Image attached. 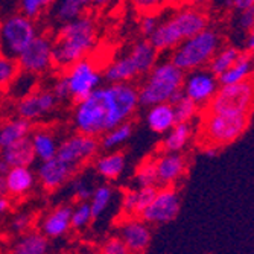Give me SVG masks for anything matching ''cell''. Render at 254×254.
Listing matches in <instances>:
<instances>
[{"label": "cell", "mask_w": 254, "mask_h": 254, "mask_svg": "<svg viewBox=\"0 0 254 254\" xmlns=\"http://www.w3.org/2000/svg\"><path fill=\"white\" fill-rule=\"evenodd\" d=\"M238 26L248 32L254 28V8H250V9H245V11H241L239 15H238Z\"/></svg>", "instance_id": "46"}, {"label": "cell", "mask_w": 254, "mask_h": 254, "mask_svg": "<svg viewBox=\"0 0 254 254\" xmlns=\"http://www.w3.org/2000/svg\"><path fill=\"white\" fill-rule=\"evenodd\" d=\"M209 28V15L199 6L184 5L160 20L155 32L148 38L158 52H172L177 46Z\"/></svg>", "instance_id": "3"}, {"label": "cell", "mask_w": 254, "mask_h": 254, "mask_svg": "<svg viewBox=\"0 0 254 254\" xmlns=\"http://www.w3.org/2000/svg\"><path fill=\"white\" fill-rule=\"evenodd\" d=\"M104 79L108 84H119V82H132L140 76L135 64L132 63L131 57L128 54L119 55L114 58L111 63L107 64L104 68Z\"/></svg>", "instance_id": "23"}, {"label": "cell", "mask_w": 254, "mask_h": 254, "mask_svg": "<svg viewBox=\"0 0 254 254\" xmlns=\"http://www.w3.org/2000/svg\"><path fill=\"white\" fill-rule=\"evenodd\" d=\"M95 219L88 201H79L72 207V228L84 230Z\"/></svg>", "instance_id": "38"}, {"label": "cell", "mask_w": 254, "mask_h": 254, "mask_svg": "<svg viewBox=\"0 0 254 254\" xmlns=\"http://www.w3.org/2000/svg\"><path fill=\"white\" fill-rule=\"evenodd\" d=\"M158 192L157 186H146L135 189V216H140L146 207L154 201L155 195Z\"/></svg>", "instance_id": "40"}, {"label": "cell", "mask_w": 254, "mask_h": 254, "mask_svg": "<svg viewBox=\"0 0 254 254\" xmlns=\"http://www.w3.org/2000/svg\"><path fill=\"white\" fill-rule=\"evenodd\" d=\"M61 76L67 85L68 98L73 104L90 96L96 88L102 85L104 81V72L90 58H84L68 65L67 68H64Z\"/></svg>", "instance_id": "8"}, {"label": "cell", "mask_w": 254, "mask_h": 254, "mask_svg": "<svg viewBox=\"0 0 254 254\" xmlns=\"http://www.w3.org/2000/svg\"><path fill=\"white\" fill-rule=\"evenodd\" d=\"M127 168V157L122 151H107L95 160V171L105 181L118 180Z\"/></svg>", "instance_id": "25"}, {"label": "cell", "mask_w": 254, "mask_h": 254, "mask_svg": "<svg viewBox=\"0 0 254 254\" xmlns=\"http://www.w3.org/2000/svg\"><path fill=\"white\" fill-rule=\"evenodd\" d=\"M127 54L131 57L140 76L143 75L146 76L154 68V65L158 63V51L154 48L148 38L135 41Z\"/></svg>", "instance_id": "26"}, {"label": "cell", "mask_w": 254, "mask_h": 254, "mask_svg": "<svg viewBox=\"0 0 254 254\" xmlns=\"http://www.w3.org/2000/svg\"><path fill=\"white\" fill-rule=\"evenodd\" d=\"M242 55V52L236 48V46H221V49L215 54L212 61L209 63L210 72L216 76H221L227 68L232 67L236 60Z\"/></svg>", "instance_id": "32"}, {"label": "cell", "mask_w": 254, "mask_h": 254, "mask_svg": "<svg viewBox=\"0 0 254 254\" xmlns=\"http://www.w3.org/2000/svg\"><path fill=\"white\" fill-rule=\"evenodd\" d=\"M20 72L34 76H41L55 68L54 61V38L48 34H38V37L17 57Z\"/></svg>", "instance_id": "10"}, {"label": "cell", "mask_w": 254, "mask_h": 254, "mask_svg": "<svg viewBox=\"0 0 254 254\" xmlns=\"http://www.w3.org/2000/svg\"><path fill=\"white\" fill-rule=\"evenodd\" d=\"M250 58H251V63H253V67H254V51L250 52Z\"/></svg>", "instance_id": "55"}, {"label": "cell", "mask_w": 254, "mask_h": 254, "mask_svg": "<svg viewBox=\"0 0 254 254\" xmlns=\"http://www.w3.org/2000/svg\"><path fill=\"white\" fill-rule=\"evenodd\" d=\"M72 207L60 204L46 213L40 221V232L48 239H58L65 236L72 228Z\"/></svg>", "instance_id": "17"}, {"label": "cell", "mask_w": 254, "mask_h": 254, "mask_svg": "<svg viewBox=\"0 0 254 254\" xmlns=\"http://www.w3.org/2000/svg\"><path fill=\"white\" fill-rule=\"evenodd\" d=\"M3 113H5V105H3V101L0 99V122L3 121Z\"/></svg>", "instance_id": "54"}, {"label": "cell", "mask_w": 254, "mask_h": 254, "mask_svg": "<svg viewBox=\"0 0 254 254\" xmlns=\"http://www.w3.org/2000/svg\"><path fill=\"white\" fill-rule=\"evenodd\" d=\"M184 73L171 60L158 61L152 70L145 76V81L138 87V101L143 107L155 104H174L183 95Z\"/></svg>", "instance_id": "4"}, {"label": "cell", "mask_w": 254, "mask_h": 254, "mask_svg": "<svg viewBox=\"0 0 254 254\" xmlns=\"http://www.w3.org/2000/svg\"><path fill=\"white\" fill-rule=\"evenodd\" d=\"M138 105V88L132 82H107L75 104L72 124L76 132L99 138L111 128L129 122Z\"/></svg>", "instance_id": "1"}, {"label": "cell", "mask_w": 254, "mask_h": 254, "mask_svg": "<svg viewBox=\"0 0 254 254\" xmlns=\"http://www.w3.org/2000/svg\"><path fill=\"white\" fill-rule=\"evenodd\" d=\"M250 121V114L238 113H212L205 111L201 124V135L205 145L227 146L236 142L245 132ZM204 145V146H205Z\"/></svg>", "instance_id": "6"}, {"label": "cell", "mask_w": 254, "mask_h": 254, "mask_svg": "<svg viewBox=\"0 0 254 254\" xmlns=\"http://www.w3.org/2000/svg\"><path fill=\"white\" fill-rule=\"evenodd\" d=\"M60 104L61 102L55 96L52 88L37 87L31 93L15 101L14 113H15V116L34 124V122L49 118L52 113L57 111Z\"/></svg>", "instance_id": "11"}, {"label": "cell", "mask_w": 254, "mask_h": 254, "mask_svg": "<svg viewBox=\"0 0 254 254\" xmlns=\"http://www.w3.org/2000/svg\"><path fill=\"white\" fill-rule=\"evenodd\" d=\"M68 184H70V192H72L73 198L76 199V202L90 201L91 195H93L95 188H91V184H90L88 180H85L84 177H73Z\"/></svg>", "instance_id": "39"}, {"label": "cell", "mask_w": 254, "mask_h": 254, "mask_svg": "<svg viewBox=\"0 0 254 254\" xmlns=\"http://www.w3.org/2000/svg\"><path fill=\"white\" fill-rule=\"evenodd\" d=\"M245 49L248 52H253L254 51V28L247 32V37H245Z\"/></svg>", "instance_id": "49"}, {"label": "cell", "mask_w": 254, "mask_h": 254, "mask_svg": "<svg viewBox=\"0 0 254 254\" xmlns=\"http://www.w3.org/2000/svg\"><path fill=\"white\" fill-rule=\"evenodd\" d=\"M134 181L137 183L138 188L157 186L158 177H157V161H155V157L145 158L142 163L135 168Z\"/></svg>", "instance_id": "34"}, {"label": "cell", "mask_w": 254, "mask_h": 254, "mask_svg": "<svg viewBox=\"0 0 254 254\" xmlns=\"http://www.w3.org/2000/svg\"><path fill=\"white\" fill-rule=\"evenodd\" d=\"M90 8H93L91 0H55L49 12L57 25H64L88 14Z\"/></svg>", "instance_id": "24"}, {"label": "cell", "mask_w": 254, "mask_h": 254, "mask_svg": "<svg viewBox=\"0 0 254 254\" xmlns=\"http://www.w3.org/2000/svg\"><path fill=\"white\" fill-rule=\"evenodd\" d=\"M253 73H254V67L250 55L242 54L232 67L227 68L221 76H218V79L221 85H235L251 79Z\"/></svg>", "instance_id": "30"}, {"label": "cell", "mask_w": 254, "mask_h": 254, "mask_svg": "<svg viewBox=\"0 0 254 254\" xmlns=\"http://www.w3.org/2000/svg\"><path fill=\"white\" fill-rule=\"evenodd\" d=\"M34 222H35V218H34L32 213H29V212H20V213H15L11 218L9 228H11V232L15 233V235H23V233L29 232V230H32Z\"/></svg>", "instance_id": "41"}, {"label": "cell", "mask_w": 254, "mask_h": 254, "mask_svg": "<svg viewBox=\"0 0 254 254\" xmlns=\"http://www.w3.org/2000/svg\"><path fill=\"white\" fill-rule=\"evenodd\" d=\"M254 108V79L235 85H221L213 101L207 105L212 113L250 114Z\"/></svg>", "instance_id": "9"}, {"label": "cell", "mask_w": 254, "mask_h": 254, "mask_svg": "<svg viewBox=\"0 0 254 254\" xmlns=\"http://www.w3.org/2000/svg\"><path fill=\"white\" fill-rule=\"evenodd\" d=\"M55 0H18L20 12L34 20H38L46 12H49Z\"/></svg>", "instance_id": "37"}, {"label": "cell", "mask_w": 254, "mask_h": 254, "mask_svg": "<svg viewBox=\"0 0 254 254\" xmlns=\"http://www.w3.org/2000/svg\"><path fill=\"white\" fill-rule=\"evenodd\" d=\"M119 238L125 242L131 254H143L149 248L152 239L151 227L138 216L127 218L121 224Z\"/></svg>", "instance_id": "16"}, {"label": "cell", "mask_w": 254, "mask_h": 254, "mask_svg": "<svg viewBox=\"0 0 254 254\" xmlns=\"http://www.w3.org/2000/svg\"><path fill=\"white\" fill-rule=\"evenodd\" d=\"M20 73V67L15 58L0 52V90L8 88Z\"/></svg>", "instance_id": "36"}, {"label": "cell", "mask_w": 254, "mask_h": 254, "mask_svg": "<svg viewBox=\"0 0 254 254\" xmlns=\"http://www.w3.org/2000/svg\"><path fill=\"white\" fill-rule=\"evenodd\" d=\"M49 239L40 230H29V232L18 235L14 241L9 254H48Z\"/></svg>", "instance_id": "27"}, {"label": "cell", "mask_w": 254, "mask_h": 254, "mask_svg": "<svg viewBox=\"0 0 254 254\" xmlns=\"http://www.w3.org/2000/svg\"><path fill=\"white\" fill-rule=\"evenodd\" d=\"M145 122L152 132L166 134L177 124L174 105L171 102H163L148 107L145 114Z\"/></svg>", "instance_id": "22"}, {"label": "cell", "mask_w": 254, "mask_h": 254, "mask_svg": "<svg viewBox=\"0 0 254 254\" xmlns=\"http://www.w3.org/2000/svg\"><path fill=\"white\" fill-rule=\"evenodd\" d=\"M132 125L129 122L121 124L118 127L111 128L110 131H107L102 137H99L101 142V149L104 151H118L121 149L132 135Z\"/></svg>", "instance_id": "31"}, {"label": "cell", "mask_w": 254, "mask_h": 254, "mask_svg": "<svg viewBox=\"0 0 254 254\" xmlns=\"http://www.w3.org/2000/svg\"><path fill=\"white\" fill-rule=\"evenodd\" d=\"M225 3L228 8H233L238 12L254 8V0H225Z\"/></svg>", "instance_id": "47"}, {"label": "cell", "mask_w": 254, "mask_h": 254, "mask_svg": "<svg viewBox=\"0 0 254 254\" xmlns=\"http://www.w3.org/2000/svg\"><path fill=\"white\" fill-rule=\"evenodd\" d=\"M0 158H2L9 168L32 166V163L37 160L29 138L17 142L5 149H0Z\"/></svg>", "instance_id": "28"}, {"label": "cell", "mask_w": 254, "mask_h": 254, "mask_svg": "<svg viewBox=\"0 0 254 254\" xmlns=\"http://www.w3.org/2000/svg\"><path fill=\"white\" fill-rule=\"evenodd\" d=\"M12 209V198L9 195H0V216H5Z\"/></svg>", "instance_id": "48"}, {"label": "cell", "mask_w": 254, "mask_h": 254, "mask_svg": "<svg viewBox=\"0 0 254 254\" xmlns=\"http://www.w3.org/2000/svg\"><path fill=\"white\" fill-rule=\"evenodd\" d=\"M113 198H114V189L110 186V184L104 183V184H99V186L95 188L93 195H91V198L88 201L95 219H98L99 216H102L107 212Z\"/></svg>", "instance_id": "33"}, {"label": "cell", "mask_w": 254, "mask_h": 254, "mask_svg": "<svg viewBox=\"0 0 254 254\" xmlns=\"http://www.w3.org/2000/svg\"><path fill=\"white\" fill-rule=\"evenodd\" d=\"M221 49V35L218 31L207 28L193 37L181 41L171 52V61L184 73L207 67L215 54Z\"/></svg>", "instance_id": "5"}, {"label": "cell", "mask_w": 254, "mask_h": 254, "mask_svg": "<svg viewBox=\"0 0 254 254\" xmlns=\"http://www.w3.org/2000/svg\"><path fill=\"white\" fill-rule=\"evenodd\" d=\"M114 0H91V6L93 8H108Z\"/></svg>", "instance_id": "50"}, {"label": "cell", "mask_w": 254, "mask_h": 254, "mask_svg": "<svg viewBox=\"0 0 254 254\" xmlns=\"http://www.w3.org/2000/svg\"><path fill=\"white\" fill-rule=\"evenodd\" d=\"M101 149V142L98 137L87 135L82 132H75L60 142L57 157L65 163L79 169L88 161L96 158Z\"/></svg>", "instance_id": "12"}, {"label": "cell", "mask_w": 254, "mask_h": 254, "mask_svg": "<svg viewBox=\"0 0 254 254\" xmlns=\"http://www.w3.org/2000/svg\"><path fill=\"white\" fill-rule=\"evenodd\" d=\"M78 169L72 165L65 163L61 158L54 157L51 160L40 161L37 168V180L38 186L46 192H55L65 186L67 183L76 175Z\"/></svg>", "instance_id": "15"}, {"label": "cell", "mask_w": 254, "mask_h": 254, "mask_svg": "<svg viewBox=\"0 0 254 254\" xmlns=\"http://www.w3.org/2000/svg\"><path fill=\"white\" fill-rule=\"evenodd\" d=\"M6 178V189L11 198H25L28 196L38 184L37 174L31 169V166H17L11 168Z\"/></svg>", "instance_id": "19"}, {"label": "cell", "mask_w": 254, "mask_h": 254, "mask_svg": "<svg viewBox=\"0 0 254 254\" xmlns=\"http://www.w3.org/2000/svg\"><path fill=\"white\" fill-rule=\"evenodd\" d=\"M99 38L98 21L91 14L60 25L54 37L55 68H67L76 61L88 58Z\"/></svg>", "instance_id": "2"}, {"label": "cell", "mask_w": 254, "mask_h": 254, "mask_svg": "<svg viewBox=\"0 0 254 254\" xmlns=\"http://www.w3.org/2000/svg\"><path fill=\"white\" fill-rule=\"evenodd\" d=\"M186 2V5H192V6H202V5H205V3H209L210 0H184Z\"/></svg>", "instance_id": "51"}, {"label": "cell", "mask_w": 254, "mask_h": 254, "mask_svg": "<svg viewBox=\"0 0 254 254\" xmlns=\"http://www.w3.org/2000/svg\"><path fill=\"white\" fill-rule=\"evenodd\" d=\"M9 169H11V168L5 163V161H3L2 158H0V175H6Z\"/></svg>", "instance_id": "53"}, {"label": "cell", "mask_w": 254, "mask_h": 254, "mask_svg": "<svg viewBox=\"0 0 254 254\" xmlns=\"http://www.w3.org/2000/svg\"><path fill=\"white\" fill-rule=\"evenodd\" d=\"M34 125L18 116L8 118L0 122V149H5L17 142L29 138Z\"/></svg>", "instance_id": "21"}, {"label": "cell", "mask_w": 254, "mask_h": 254, "mask_svg": "<svg viewBox=\"0 0 254 254\" xmlns=\"http://www.w3.org/2000/svg\"><path fill=\"white\" fill-rule=\"evenodd\" d=\"M101 254H131V251L119 236H113L104 242Z\"/></svg>", "instance_id": "43"}, {"label": "cell", "mask_w": 254, "mask_h": 254, "mask_svg": "<svg viewBox=\"0 0 254 254\" xmlns=\"http://www.w3.org/2000/svg\"><path fill=\"white\" fill-rule=\"evenodd\" d=\"M193 137L192 124H180L177 122L163 138V151L165 152H183L188 148Z\"/></svg>", "instance_id": "29"}, {"label": "cell", "mask_w": 254, "mask_h": 254, "mask_svg": "<svg viewBox=\"0 0 254 254\" xmlns=\"http://www.w3.org/2000/svg\"><path fill=\"white\" fill-rule=\"evenodd\" d=\"M219 87L218 76L210 72L209 67H202L186 73L183 82V95L192 99L198 107H205L213 101Z\"/></svg>", "instance_id": "14"}, {"label": "cell", "mask_w": 254, "mask_h": 254, "mask_svg": "<svg viewBox=\"0 0 254 254\" xmlns=\"http://www.w3.org/2000/svg\"><path fill=\"white\" fill-rule=\"evenodd\" d=\"M172 105H174L177 122L180 124H192V121L198 116L199 107L184 95H181Z\"/></svg>", "instance_id": "35"}, {"label": "cell", "mask_w": 254, "mask_h": 254, "mask_svg": "<svg viewBox=\"0 0 254 254\" xmlns=\"http://www.w3.org/2000/svg\"><path fill=\"white\" fill-rule=\"evenodd\" d=\"M29 140L35 154V158L38 161H46L57 157L58 148H60V140L57 134L51 128H34Z\"/></svg>", "instance_id": "20"}, {"label": "cell", "mask_w": 254, "mask_h": 254, "mask_svg": "<svg viewBox=\"0 0 254 254\" xmlns=\"http://www.w3.org/2000/svg\"><path fill=\"white\" fill-rule=\"evenodd\" d=\"M160 20L161 18L157 15V12H146V14H143L140 21H138V31H140V34L145 38H149L155 32V29L158 28Z\"/></svg>", "instance_id": "42"}, {"label": "cell", "mask_w": 254, "mask_h": 254, "mask_svg": "<svg viewBox=\"0 0 254 254\" xmlns=\"http://www.w3.org/2000/svg\"><path fill=\"white\" fill-rule=\"evenodd\" d=\"M157 177L161 186H175L188 171V160L181 152H165L155 157Z\"/></svg>", "instance_id": "18"}, {"label": "cell", "mask_w": 254, "mask_h": 254, "mask_svg": "<svg viewBox=\"0 0 254 254\" xmlns=\"http://www.w3.org/2000/svg\"><path fill=\"white\" fill-rule=\"evenodd\" d=\"M132 6L142 14L157 12V9L165 3V0H131Z\"/></svg>", "instance_id": "45"}, {"label": "cell", "mask_w": 254, "mask_h": 254, "mask_svg": "<svg viewBox=\"0 0 254 254\" xmlns=\"http://www.w3.org/2000/svg\"><path fill=\"white\" fill-rule=\"evenodd\" d=\"M37 20L15 12L0 21V52L15 58L38 37Z\"/></svg>", "instance_id": "7"}, {"label": "cell", "mask_w": 254, "mask_h": 254, "mask_svg": "<svg viewBox=\"0 0 254 254\" xmlns=\"http://www.w3.org/2000/svg\"><path fill=\"white\" fill-rule=\"evenodd\" d=\"M121 209L122 213L127 218L135 216V190L129 189L122 193V201H121Z\"/></svg>", "instance_id": "44"}, {"label": "cell", "mask_w": 254, "mask_h": 254, "mask_svg": "<svg viewBox=\"0 0 254 254\" xmlns=\"http://www.w3.org/2000/svg\"><path fill=\"white\" fill-rule=\"evenodd\" d=\"M181 209L180 192L175 186H161L154 198V201L146 207L145 212L138 216L149 225H163L172 222Z\"/></svg>", "instance_id": "13"}, {"label": "cell", "mask_w": 254, "mask_h": 254, "mask_svg": "<svg viewBox=\"0 0 254 254\" xmlns=\"http://www.w3.org/2000/svg\"><path fill=\"white\" fill-rule=\"evenodd\" d=\"M0 195H8L6 178H5V175H0Z\"/></svg>", "instance_id": "52"}]
</instances>
